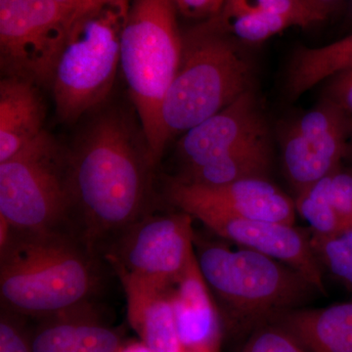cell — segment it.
Here are the masks:
<instances>
[{"mask_svg": "<svg viewBox=\"0 0 352 352\" xmlns=\"http://www.w3.org/2000/svg\"><path fill=\"white\" fill-rule=\"evenodd\" d=\"M32 340L34 352H118L124 342L88 307L45 319Z\"/></svg>", "mask_w": 352, "mask_h": 352, "instance_id": "17", "label": "cell"}, {"mask_svg": "<svg viewBox=\"0 0 352 352\" xmlns=\"http://www.w3.org/2000/svg\"><path fill=\"white\" fill-rule=\"evenodd\" d=\"M270 166L271 147L267 134L208 163L183 168L175 178L201 186H221L241 180L268 178Z\"/></svg>", "mask_w": 352, "mask_h": 352, "instance_id": "19", "label": "cell"}, {"mask_svg": "<svg viewBox=\"0 0 352 352\" xmlns=\"http://www.w3.org/2000/svg\"><path fill=\"white\" fill-rule=\"evenodd\" d=\"M166 192L168 200L178 208L204 206L245 219L295 226V201L268 178H252L214 187L168 178Z\"/></svg>", "mask_w": 352, "mask_h": 352, "instance_id": "12", "label": "cell"}, {"mask_svg": "<svg viewBox=\"0 0 352 352\" xmlns=\"http://www.w3.org/2000/svg\"><path fill=\"white\" fill-rule=\"evenodd\" d=\"M72 212L67 154L50 133L0 163V219L11 229L63 231Z\"/></svg>", "mask_w": 352, "mask_h": 352, "instance_id": "7", "label": "cell"}, {"mask_svg": "<svg viewBox=\"0 0 352 352\" xmlns=\"http://www.w3.org/2000/svg\"><path fill=\"white\" fill-rule=\"evenodd\" d=\"M119 113H101L67 154L73 210L82 239L94 251L98 241L120 235L145 217L148 170L153 168L145 142H138Z\"/></svg>", "mask_w": 352, "mask_h": 352, "instance_id": "1", "label": "cell"}, {"mask_svg": "<svg viewBox=\"0 0 352 352\" xmlns=\"http://www.w3.org/2000/svg\"><path fill=\"white\" fill-rule=\"evenodd\" d=\"M310 352H352V302L296 308L274 320Z\"/></svg>", "mask_w": 352, "mask_h": 352, "instance_id": "18", "label": "cell"}, {"mask_svg": "<svg viewBox=\"0 0 352 352\" xmlns=\"http://www.w3.org/2000/svg\"><path fill=\"white\" fill-rule=\"evenodd\" d=\"M329 197L344 230L351 228L352 175L339 171L329 175Z\"/></svg>", "mask_w": 352, "mask_h": 352, "instance_id": "26", "label": "cell"}, {"mask_svg": "<svg viewBox=\"0 0 352 352\" xmlns=\"http://www.w3.org/2000/svg\"><path fill=\"white\" fill-rule=\"evenodd\" d=\"M310 10L325 20L339 6L342 0H302Z\"/></svg>", "mask_w": 352, "mask_h": 352, "instance_id": "30", "label": "cell"}, {"mask_svg": "<svg viewBox=\"0 0 352 352\" xmlns=\"http://www.w3.org/2000/svg\"><path fill=\"white\" fill-rule=\"evenodd\" d=\"M131 6V0H113L72 25L50 82L60 120L76 122L110 94Z\"/></svg>", "mask_w": 352, "mask_h": 352, "instance_id": "6", "label": "cell"}, {"mask_svg": "<svg viewBox=\"0 0 352 352\" xmlns=\"http://www.w3.org/2000/svg\"><path fill=\"white\" fill-rule=\"evenodd\" d=\"M352 69V34L319 47L296 51L287 68V95L296 100L319 83Z\"/></svg>", "mask_w": 352, "mask_h": 352, "instance_id": "20", "label": "cell"}, {"mask_svg": "<svg viewBox=\"0 0 352 352\" xmlns=\"http://www.w3.org/2000/svg\"><path fill=\"white\" fill-rule=\"evenodd\" d=\"M312 248L321 265L332 274L352 286V247L339 233L330 236H312Z\"/></svg>", "mask_w": 352, "mask_h": 352, "instance_id": "25", "label": "cell"}, {"mask_svg": "<svg viewBox=\"0 0 352 352\" xmlns=\"http://www.w3.org/2000/svg\"><path fill=\"white\" fill-rule=\"evenodd\" d=\"M192 219L183 212L146 214L122 231L107 254L120 281L170 289L196 258Z\"/></svg>", "mask_w": 352, "mask_h": 352, "instance_id": "8", "label": "cell"}, {"mask_svg": "<svg viewBox=\"0 0 352 352\" xmlns=\"http://www.w3.org/2000/svg\"><path fill=\"white\" fill-rule=\"evenodd\" d=\"M252 65L210 21L183 38L182 60L161 109L168 140L223 110L251 88Z\"/></svg>", "mask_w": 352, "mask_h": 352, "instance_id": "5", "label": "cell"}, {"mask_svg": "<svg viewBox=\"0 0 352 352\" xmlns=\"http://www.w3.org/2000/svg\"><path fill=\"white\" fill-rule=\"evenodd\" d=\"M349 132L346 112L326 98L296 120L283 139L285 175L300 192L337 171Z\"/></svg>", "mask_w": 352, "mask_h": 352, "instance_id": "10", "label": "cell"}, {"mask_svg": "<svg viewBox=\"0 0 352 352\" xmlns=\"http://www.w3.org/2000/svg\"></svg>", "mask_w": 352, "mask_h": 352, "instance_id": "36", "label": "cell"}, {"mask_svg": "<svg viewBox=\"0 0 352 352\" xmlns=\"http://www.w3.org/2000/svg\"><path fill=\"white\" fill-rule=\"evenodd\" d=\"M196 244L201 274L237 332L248 333L319 294L298 271L261 252L220 243Z\"/></svg>", "mask_w": 352, "mask_h": 352, "instance_id": "3", "label": "cell"}, {"mask_svg": "<svg viewBox=\"0 0 352 352\" xmlns=\"http://www.w3.org/2000/svg\"><path fill=\"white\" fill-rule=\"evenodd\" d=\"M221 10L256 11L281 16L295 27H309L323 22L302 0H224Z\"/></svg>", "mask_w": 352, "mask_h": 352, "instance_id": "23", "label": "cell"}, {"mask_svg": "<svg viewBox=\"0 0 352 352\" xmlns=\"http://www.w3.org/2000/svg\"><path fill=\"white\" fill-rule=\"evenodd\" d=\"M210 22L220 32L247 43H261L289 27V20L281 16L256 11L221 10Z\"/></svg>", "mask_w": 352, "mask_h": 352, "instance_id": "21", "label": "cell"}, {"mask_svg": "<svg viewBox=\"0 0 352 352\" xmlns=\"http://www.w3.org/2000/svg\"><path fill=\"white\" fill-rule=\"evenodd\" d=\"M72 16L73 24L85 14V0H54Z\"/></svg>", "mask_w": 352, "mask_h": 352, "instance_id": "31", "label": "cell"}, {"mask_svg": "<svg viewBox=\"0 0 352 352\" xmlns=\"http://www.w3.org/2000/svg\"><path fill=\"white\" fill-rule=\"evenodd\" d=\"M267 134L256 94L250 88L223 110L185 132L178 142V155L183 168H194Z\"/></svg>", "mask_w": 352, "mask_h": 352, "instance_id": "13", "label": "cell"}, {"mask_svg": "<svg viewBox=\"0 0 352 352\" xmlns=\"http://www.w3.org/2000/svg\"><path fill=\"white\" fill-rule=\"evenodd\" d=\"M118 352H152L141 340L124 342Z\"/></svg>", "mask_w": 352, "mask_h": 352, "instance_id": "32", "label": "cell"}, {"mask_svg": "<svg viewBox=\"0 0 352 352\" xmlns=\"http://www.w3.org/2000/svg\"><path fill=\"white\" fill-rule=\"evenodd\" d=\"M182 352H195V351H185V349H184V351H183Z\"/></svg>", "mask_w": 352, "mask_h": 352, "instance_id": "34", "label": "cell"}, {"mask_svg": "<svg viewBox=\"0 0 352 352\" xmlns=\"http://www.w3.org/2000/svg\"><path fill=\"white\" fill-rule=\"evenodd\" d=\"M351 12H352V0H351Z\"/></svg>", "mask_w": 352, "mask_h": 352, "instance_id": "35", "label": "cell"}, {"mask_svg": "<svg viewBox=\"0 0 352 352\" xmlns=\"http://www.w3.org/2000/svg\"><path fill=\"white\" fill-rule=\"evenodd\" d=\"M127 318L139 340L152 352H182L170 289L124 280Z\"/></svg>", "mask_w": 352, "mask_h": 352, "instance_id": "16", "label": "cell"}, {"mask_svg": "<svg viewBox=\"0 0 352 352\" xmlns=\"http://www.w3.org/2000/svg\"><path fill=\"white\" fill-rule=\"evenodd\" d=\"M237 352H310L276 321L266 322L248 333Z\"/></svg>", "mask_w": 352, "mask_h": 352, "instance_id": "24", "label": "cell"}, {"mask_svg": "<svg viewBox=\"0 0 352 352\" xmlns=\"http://www.w3.org/2000/svg\"><path fill=\"white\" fill-rule=\"evenodd\" d=\"M177 12L173 0H132L120 41V67L153 166L168 142L161 109L182 60L183 38Z\"/></svg>", "mask_w": 352, "mask_h": 352, "instance_id": "4", "label": "cell"}, {"mask_svg": "<svg viewBox=\"0 0 352 352\" xmlns=\"http://www.w3.org/2000/svg\"><path fill=\"white\" fill-rule=\"evenodd\" d=\"M326 98L342 110L352 113V69H346L330 78Z\"/></svg>", "mask_w": 352, "mask_h": 352, "instance_id": "28", "label": "cell"}, {"mask_svg": "<svg viewBox=\"0 0 352 352\" xmlns=\"http://www.w3.org/2000/svg\"><path fill=\"white\" fill-rule=\"evenodd\" d=\"M85 14H87L91 12V11H94V9L98 8V7L103 6V4L107 3V2L113 1V0H85Z\"/></svg>", "mask_w": 352, "mask_h": 352, "instance_id": "33", "label": "cell"}, {"mask_svg": "<svg viewBox=\"0 0 352 352\" xmlns=\"http://www.w3.org/2000/svg\"><path fill=\"white\" fill-rule=\"evenodd\" d=\"M295 204L315 235H335L344 230L329 197V176L298 193Z\"/></svg>", "mask_w": 352, "mask_h": 352, "instance_id": "22", "label": "cell"}, {"mask_svg": "<svg viewBox=\"0 0 352 352\" xmlns=\"http://www.w3.org/2000/svg\"><path fill=\"white\" fill-rule=\"evenodd\" d=\"M0 352H34L32 336L20 323V315L6 309L0 319Z\"/></svg>", "mask_w": 352, "mask_h": 352, "instance_id": "27", "label": "cell"}, {"mask_svg": "<svg viewBox=\"0 0 352 352\" xmlns=\"http://www.w3.org/2000/svg\"><path fill=\"white\" fill-rule=\"evenodd\" d=\"M72 25V16L54 0H0L2 71L50 85Z\"/></svg>", "mask_w": 352, "mask_h": 352, "instance_id": "9", "label": "cell"}, {"mask_svg": "<svg viewBox=\"0 0 352 352\" xmlns=\"http://www.w3.org/2000/svg\"><path fill=\"white\" fill-rule=\"evenodd\" d=\"M38 85L11 76L0 82V163L45 131V107Z\"/></svg>", "mask_w": 352, "mask_h": 352, "instance_id": "15", "label": "cell"}, {"mask_svg": "<svg viewBox=\"0 0 352 352\" xmlns=\"http://www.w3.org/2000/svg\"><path fill=\"white\" fill-rule=\"evenodd\" d=\"M170 298L183 349L219 352L221 320L214 294L201 274L197 256L171 287Z\"/></svg>", "mask_w": 352, "mask_h": 352, "instance_id": "14", "label": "cell"}, {"mask_svg": "<svg viewBox=\"0 0 352 352\" xmlns=\"http://www.w3.org/2000/svg\"><path fill=\"white\" fill-rule=\"evenodd\" d=\"M179 210L198 219L219 237L294 268L319 293L325 294L321 264L315 256L311 241L295 226L245 219L199 205L185 206Z\"/></svg>", "mask_w": 352, "mask_h": 352, "instance_id": "11", "label": "cell"}, {"mask_svg": "<svg viewBox=\"0 0 352 352\" xmlns=\"http://www.w3.org/2000/svg\"><path fill=\"white\" fill-rule=\"evenodd\" d=\"M178 12L189 18H214L221 11L224 0H173Z\"/></svg>", "mask_w": 352, "mask_h": 352, "instance_id": "29", "label": "cell"}, {"mask_svg": "<svg viewBox=\"0 0 352 352\" xmlns=\"http://www.w3.org/2000/svg\"><path fill=\"white\" fill-rule=\"evenodd\" d=\"M0 296L20 316L53 318L88 307L98 283L92 250L65 233L9 227L0 242Z\"/></svg>", "mask_w": 352, "mask_h": 352, "instance_id": "2", "label": "cell"}]
</instances>
